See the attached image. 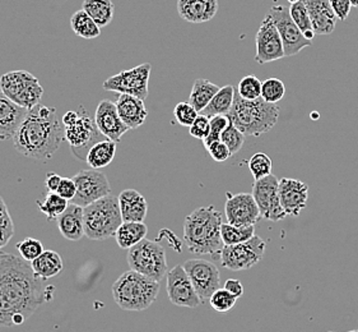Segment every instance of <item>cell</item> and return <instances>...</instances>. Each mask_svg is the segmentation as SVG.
<instances>
[{
    "mask_svg": "<svg viewBox=\"0 0 358 332\" xmlns=\"http://www.w3.org/2000/svg\"><path fill=\"white\" fill-rule=\"evenodd\" d=\"M49 290L34 272L31 262L0 252V326L24 324L50 299Z\"/></svg>",
    "mask_w": 358,
    "mask_h": 332,
    "instance_id": "obj_1",
    "label": "cell"
},
{
    "mask_svg": "<svg viewBox=\"0 0 358 332\" xmlns=\"http://www.w3.org/2000/svg\"><path fill=\"white\" fill-rule=\"evenodd\" d=\"M64 139L65 127L57 119V109L38 104L29 110L13 137V145L23 156L46 162Z\"/></svg>",
    "mask_w": 358,
    "mask_h": 332,
    "instance_id": "obj_2",
    "label": "cell"
},
{
    "mask_svg": "<svg viewBox=\"0 0 358 332\" xmlns=\"http://www.w3.org/2000/svg\"><path fill=\"white\" fill-rule=\"evenodd\" d=\"M222 224V215L215 206L194 209L184 221V240L187 249L195 254L220 256L224 247L221 234Z\"/></svg>",
    "mask_w": 358,
    "mask_h": 332,
    "instance_id": "obj_3",
    "label": "cell"
},
{
    "mask_svg": "<svg viewBox=\"0 0 358 332\" xmlns=\"http://www.w3.org/2000/svg\"><path fill=\"white\" fill-rule=\"evenodd\" d=\"M280 109L277 104H269L262 97L245 100L235 90L234 105L229 110L231 123L241 130L245 136L259 137L272 130L278 122Z\"/></svg>",
    "mask_w": 358,
    "mask_h": 332,
    "instance_id": "obj_4",
    "label": "cell"
},
{
    "mask_svg": "<svg viewBox=\"0 0 358 332\" xmlns=\"http://www.w3.org/2000/svg\"><path fill=\"white\" fill-rule=\"evenodd\" d=\"M159 289V282L130 270L114 282L113 296L122 311L141 312L156 302Z\"/></svg>",
    "mask_w": 358,
    "mask_h": 332,
    "instance_id": "obj_5",
    "label": "cell"
},
{
    "mask_svg": "<svg viewBox=\"0 0 358 332\" xmlns=\"http://www.w3.org/2000/svg\"><path fill=\"white\" fill-rule=\"evenodd\" d=\"M119 197L108 195L83 207V224L86 237L91 240H106L115 237L122 224Z\"/></svg>",
    "mask_w": 358,
    "mask_h": 332,
    "instance_id": "obj_6",
    "label": "cell"
},
{
    "mask_svg": "<svg viewBox=\"0 0 358 332\" xmlns=\"http://www.w3.org/2000/svg\"><path fill=\"white\" fill-rule=\"evenodd\" d=\"M130 270L161 282L167 275V260L164 247L157 242L143 239L136 246L128 249Z\"/></svg>",
    "mask_w": 358,
    "mask_h": 332,
    "instance_id": "obj_7",
    "label": "cell"
},
{
    "mask_svg": "<svg viewBox=\"0 0 358 332\" xmlns=\"http://www.w3.org/2000/svg\"><path fill=\"white\" fill-rule=\"evenodd\" d=\"M82 110L83 113L79 114L78 120L69 127H65V139L69 142L73 155L78 160L86 161L87 153L91 147L108 138L101 133L94 119L87 114L83 106Z\"/></svg>",
    "mask_w": 358,
    "mask_h": 332,
    "instance_id": "obj_8",
    "label": "cell"
},
{
    "mask_svg": "<svg viewBox=\"0 0 358 332\" xmlns=\"http://www.w3.org/2000/svg\"><path fill=\"white\" fill-rule=\"evenodd\" d=\"M151 63H143L128 71H122L103 82L105 91L128 94L145 100L148 97V82L151 76Z\"/></svg>",
    "mask_w": 358,
    "mask_h": 332,
    "instance_id": "obj_9",
    "label": "cell"
},
{
    "mask_svg": "<svg viewBox=\"0 0 358 332\" xmlns=\"http://www.w3.org/2000/svg\"><path fill=\"white\" fill-rule=\"evenodd\" d=\"M264 253V240L258 235H254L243 243L223 247L220 258L223 268L232 271H244L263 260Z\"/></svg>",
    "mask_w": 358,
    "mask_h": 332,
    "instance_id": "obj_10",
    "label": "cell"
},
{
    "mask_svg": "<svg viewBox=\"0 0 358 332\" xmlns=\"http://www.w3.org/2000/svg\"><path fill=\"white\" fill-rule=\"evenodd\" d=\"M268 15L272 18L275 27L280 32L283 48H285V55L286 57H294L313 45V41L308 40L300 27L294 23L289 8L283 6H273L268 12Z\"/></svg>",
    "mask_w": 358,
    "mask_h": 332,
    "instance_id": "obj_11",
    "label": "cell"
},
{
    "mask_svg": "<svg viewBox=\"0 0 358 332\" xmlns=\"http://www.w3.org/2000/svg\"><path fill=\"white\" fill-rule=\"evenodd\" d=\"M77 193L71 202L86 207L101 198L111 195V186L108 177L97 169H85L73 177Z\"/></svg>",
    "mask_w": 358,
    "mask_h": 332,
    "instance_id": "obj_12",
    "label": "cell"
},
{
    "mask_svg": "<svg viewBox=\"0 0 358 332\" xmlns=\"http://www.w3.org/2000/svg\"><path fill=\"white\" fill-rule=\"evenodd\" d=\"M280 181L273 174L255 181L251 195L258 203L262 217L271 221H282L287 216L286 211L280 205L278 195Z\"/></svg>",
    "mask_w": 358,
    "mask_h": 332,
    "instance_id": "obj_13",
    "label": "cell"
},
{
    "mask_svg": "<svg viewBox=\"0 0 358 332\" xmlns=\"http://www.w3.org/2000/svg\"><path fill=\"white\" fill-rule=\"evenodd\" d=\"M182 266L189 275L194 288L196 290L203 303L206 300H209V298L215 290L220 289L221 276H220V270L215 263L207 260H201V258H194V260H187Z\"/></svg>",
    "mask_w": 358,
    "mask_h": 332,
    "instance_id": "obj_14",
    "label": "cell"
},
{
    "mask_svg": "<svg viewBox=\"0 0 358 332\" xmlns=\"http://www.w3.org/2000/svg\"><path fill=\"white\" fill-rule=\"evenodd\" d=\"M167 296L172 304L178 307L196 308L203 302L194 288L193 282L187 274L185 268L178 265L167 272Z\"/></svg>",
    "mask_w": 358,
    "mask_h": 332,
    "instance_id": "obj_15",
    "label": "cell"
},
{
    "mask_svg": "<svg viewBox=\"0 0 358 332\" xmlns=\"http://www.w3.org/2000/svg\"><path fill=\"white\" fill-rule=\"evenodd\" d=\"M255 43H257L255 62H258L259 64H266L286 57L280 32L275 27L274 22L272 21V18L268 15H265L264 20L259 27Z\"/></svg>",
    "mask_w": 358,
    "mask_h": 332,
    "instance_id": "obj_16",
    "label": "cell"
},
{
    "mask_svg": "<svg viewBox=\"0 0 358 332\" xmlns=\"http://www.w3.org/2000/svg\"><path fill=\"white\" fill-rule=\"evenodd\" d=\"M224 214L229 224L236 226L255 225L262 219L258 203L249 193H226Z\"/></svg>",
    "mask_w": 358,
    "mask_h": 332,
    "instance_id": "obj_17",
    "label": "cell"
},
{
    "mask_svg": "<svg viewBox=\"0 0 358 332\" xmlns=\"http://www.w3.org/2000/svg\"><path fill=\"white\" fill-rule=\"evenodd\" d=\"M94 119L101 133L116 144H119L122 136L129 130L119 116L116 104L108 99L99 102Z\"/></svg>",
    "mask_w": 358,
    "mask_h": 332,
    "instance_id": "obj_18",
    "label": "cell"
},
{
    "mask_svg": "<svg viewBox=\"0 0 358 332\" xmlns=\"http://www.w3.org/2000/svg\"><path fill=\"white\" fill-rule=\"evenodd\" d=\"M278 195L287 216H299L308 203V184L292 178H282L278 186Z\"/></svg>",
    "mask_w": 358,
    "mask_h": 332,
    "instance_id": "obj_19",
    "label": "cell"
},
{
    "mask_svg": "<svg viewBox=\"0 0 358 332\" xmlns=\"http://www.w3.org/2000/svg\"><path fill=\"white\" fill-rule=\"evenodd\" d=\"M27 114L29 109L22 108L0 92V141L13 139Z\"/></svg>",
    "mask_w": 358,
    "mask_h": 332,
    "instance_id": "obj_20",
    "label": "cell"
},
{
    "mask_svg": "<svg viewBox=\"0 0 358 332\" xmlns=\"http://www.w3.org/2000/svg\"><path fill=\"white\" fill-rule=\"evenodd\" d=\"M308 8L313 29L316 35H330L337 25V15L329 0H303Z\"/></svg>",
    "mask_w": 358,
    "mask_h": 332,
    "instance_id": "obj_21",
    "label": "cell"
},
{
    "mask_svg": "<svg viewBox=\"0 0 358 332\" xmlns=\"http://www.w3.org/2000/svg\"><path fill=\"white\" fill-rule=\"evenodd\" d=\"M115 104L122 122L129 130H136L143 125L148 116L144 100L138 99L133 95L119 94Z\"/></svg>",
    "mask_w": 358,
    "mask_h": 332,
    "instance_id": "obj_22",
    "label": "cell"
},
{
    "mask_svg": "<svg viewBox=\"0 0 358 332\" xmlns=\"http://www.w3.org/2000/svg\"><path fill=\"white\" fill-rule=\"evenodd\" d=\"M178 12L184 21L204 23L218 12V0H178Z\"/></svg>",
    "mask_w": 358,
    "mask_h": 332,
    "instance_id": "obj_23",
    "label": "cell"
},
{
    "mask_svg": "<svg viewBox=\"0 0 358 332\" xmlns=\"http://www.w3.org/2000/svg\"><path fill=\"white\" fill-rule=\"evenodd\" d=\"M119 205L122 211V221H134V223H144L147 212H148V203L145 201L143 195H141L136 189H125L119 195Z\"/></svg>",
    "mask_w": 358,
    "mask_h": 332,
    "instance_id": "obj_24",
    "label": "cell"
},
{
    "mask_svg": "<svg viewBox=\"0 0 358 332\" xmlns=\"http://www.w3.org/2000/svg\"><path fill=\"white\" fill-rule=\"evenodd\" d=\"M57 228L60 234L68 240L78 242L86 235L83 224V207L69 203L64 212L57 217Z\"/></svg>",
    "mask_w": 358,
    "mask_h": 332,
    "instance_id": "obj_25",
    "label": "cell"
},
{
    "mask_svg": "<svg viewBox=\"0 0 358 332\" xmlns=\"http://www.w3.org/2000/svg\"><path fill=\"white\" fill-rule=\"evenodd\" d=\"M37 78L27 71H13L0 77V90L12 102L20 100L22 95Z\"/></svg>",
    "mask_w": 358,
    "mask_h": 332,
    "instance_id": "obj_26",
    "label": "cell"
},
{
    "mask_svg": "<svg viewBox=\"0 0 358 332\" xmlns=\"http://www.w3.org/2000/svg\"><path fill=\"white\" fill-rule=\"evenodd\" d=\"M34 272L41 280H49L63 271V258L54 251H43L41 256L31 262Z\"/></svg>",
    "mask_w": 358,
    "mask_h": 332,
    "instance_id": "obj_27",
    "label": "cell"
},
{
    "mask_svg": "<svg viewBox=\"0 0 358 332\" xmlns=\"http://www.w3.org/2000/svg\"><path fill=\"white\" fill-rule=\"evenodd\" d=\"M148 234V228L144 223L124 221L117 231L115 233V239L117 246L122 249H130L136 246L139 242L145 239Z\"/></svg>",
    "mask_w": 358,
    "mask_h": 332,
    "instance_id": "obj_28",
    "label": "cell"
},
{
    "mask_svg": "<svg viewBox=\"0 0 358 332\" xmlns=\"http://www.w3.org/2000/svg\"><path fill=\"white\" fill-rule=\"evenodd\" d=\"M235 90L236 87L231 85L221 87L207 106L201 110V114L208 118H213L215 116H229V110L234 105Z\"/></svg>",
    "mask_w": 358,
    "mask_h": 332,
    "instance_id": "obj_29",
    "label": "cell"
},
{
    "mask_svg": "<svg viewBox=\"0 0 358 332\" xmlns=\"http://www.w3.org/2000/svg\"><path fill=\"white\" fill-rule=\"evenodd\" d=\"M116 153V142L110 139H103L91 147L87 153L86 162L91 169H103L110 165L115 159Z\"/></svg>",
    "mask_w": 358,
    "mask_h": 332,
    "instance_id": "obj_30",
    "label": "cell"
},
{
    "mask_svg": "<svg viewBox=\"0 0 358 332\" xmlns=\"http://www.w3.org/2000/svg\"><path fill=\"white\" fill-rule=\"evenodd\" d=\"M82 9L101 29L108 26L114 18L115 4L113 0H85Z\"/></svg>",
    "mask_w": 358,
    "mask_h": 332,
    "instance_id": "obj_31",
    "label": "cell"
},
{
    "mask_svg": "<svg viewBox=\"0 0 358 332\" xmlns=\"http://www.w3.org/2000/svg\"><path fill=\"white\" fill-rule=\"evenodd\" d=\"M220 88L221 87L217 86L208 80L199 78L194 82L189 102L193 105L198 113H201V110L206 108L210 100L215 97V95L220 91Z\"/></svg>",
    "mask_w": 358,
    "mask_h": 332,
    "instance_id": "obj_32",
    "label": "cell"
},
{
    "mask_svg": "<svg viewBox=\"0 0 358 332\" xmlns=\"http://www.w3.org/2000/svg\"><path fill=\"white\" fill-rule=\"evenodd\" d=\"M71 27L77 36L86 40H94L101 35L100 26L83 9H79L71 17Z\"/></svg>",
    "mask_w": 358,
    "mask_h": 332,
    "instance_id": "obj_33",
    "label": "cell"
},
{
    "mask_svg": "<svg viewBox=\"0 0 358 332\" xmlns=\"http://www.w3.org/2000/svg\"><path fill=\"white\" fill-rule=\"evenodd\" d=\"M224 246H234L246 242L255 235V225L250 226H236V225L222 224L221 228Z\"/></svg>",
    "mask_w": 358,
    "mask_h": 332,
    "instance_id": "obj_34",
    "label": "cell"
},
{
    "mask_svg": "<svg viewBox=\"0 0 358 332\" xmlns=\"http://www.w3.org/2000/svg\"><path fill=\"white\" fill-rule=\"evenodd\" d=\"M37 205L40 211L51 221L57 220V217L64 212L69 206V201L57 195V192H49L43 201H37Z\"/></svg>",
    "mask_w": 358,
    "mask_h": 332,
    "instance_id": "obj_35",
    "label": "cell"
},
{
    "mask_svg": "<svg viewBox=\"0 0 358 332\" xmlns=\"http://www.w3.org/2000/svg\"><path fill=\"white\" fill-rule=\"evenodd\" d=\"M289 12H291V17L294 20V23L300 27L305 37L313 41L315 37V32L313 29V25H311V20H310V15H308V8L303 0H300L294 4H291L289 7Z\"/></svg>",
    "mask_w": 358,
    "mask_h": 332,
    "instance_id": "obj_36",
    "label": "cell"
},
{
    "mask_svg": "<svg viewBox=\"0 0 358 332\" xmlns=\"http://www.w3.org/2000/svg\"><path fill=\"white\" fill-rule=\"evenodd\" d=\"M272 159L265 152H257L249 160V169L254 179L259 181L272 174Z\"/></svg>",
    "mask_w": 358,
    "mask_h": 332,
    "instance_id": "obj_37",
    "label": "cell"
},
{
    "mask_svg": "<svg viewBox=\"0 0 358 332\" xmlns=\"http://www.w3.org/2000/svg\"><path fill=\"white\" fill-rule=\"evenodd\" d=\"M286 94L285 83L280 78H268L262 85V99L269 104L280 102Z\"/></svg>",
    "mask_w": 358,
    "mask_h": 332,
    "instance_id": "obj_38",
    "label": "cell"
},
{
    "mask_svg": "<svg viewBox=\"0 0 358 332\" xmlns=\"http://www.w3.org/2000/svg\"><path fill=\"white\" fill-rule=\"evenodd\" d=\"M263 82L255 76H246L236 87L238 95L245 100H257L262 96Z\"/></svg>",
    "mask_w": 358,
    "mask_h": 332,
    "instance_id": "obj_39",
    "label": "cell"
},
{
    "mask_svg": "<svg viewBox=\"0 0 358 332\" xmlns=\"http://www.w3.org/2000/svg\"><path fill=\"white\" fill-rule=\"evenodd\" d=\"M236 302V296H232L229 290H226L224 288L215 290L212 296L209 298V304L212 305V308L220 313L231 311L235 307Z\"/></svg>",
    "mask_w": 358,
    "mask_h": 332,
    "instance_id": "obj_40",
    "label": "cell"
},
{
    "mask_svg": "<svg viewBox=\"0 0 358 332\" xmlns=\"http://www.w3.org/2000/svg\"><path fill=\"white\" fill-rule=\"evenodd\" d=\"M221 141H222L223 144H226V146L229 148L231 155L234 156L235 153H237V152L243 148L245 142V134L229 122L227 128L223 130Z\"/></svg>",
    "mask_w": 358,
    "mask_h": 332,
    "instance_id": "obj_41",
    "label": "cell"
},
{
    "mask_svg": "<svg viewBox=\"0 0 358 332\" xmlns=\"http://www.w3.org/2000/svg\"><path fill=\"white\" fill-rule=\"evenodd\" d=\"M17 251L20 253L22 258L27 262H32L36 260L38 256H41L43 252V243L35 238H27L17 243Z\"/></svg>",
    "mask_w": 358,
    "mask_h": 332,
    "instance_id": "obj_42",
    "label": "cell"
},
{
    "mask_svg": "<svg viewBox=\"0 0 358 332\" xmlns=\"http://www.w3.org/2000/svg\"><path fill=\"white\" fill-rule=\"evenodd\" d=\"M13 233H15L13 221L9 216L6 203L0 197V248L7 244L9 239L12 238Z\"/></svg>",
    "mask_w": 358,
    "mask_h": 332,
    "instance_id": "obj_43",
    "label": "cell"
},
{
    "mask_svg": "<svg viewBox=\"0 0 358 332\" xmlns=\"http://www.w3.org/2000/svg\"><path fill=\"white\" fill-rule=\"evenodd\" d=\"M175 119L182 127H190L195 122V119L199 116V113L195 110L193 105L189 102H179L173 110Z\"/></svg>",
    "mask_w": 358,
    "mask_h": 332,
    "instance_id": "obj_44",
    "label": "cell"
},
{
    "mask_svg": "<svg viewBox=\"0 0 358 332\" xmlns=\"http://www.w3.org/2000/svg\"><path fill=\"white\" fill-rule=\"evenodd\" d=\"M229 124V119L227 116H215L210 118V130H209L208 137L203 141L206 148L208 146L212 145L215 141H221L223 130L227 128Z\"/></svg>",
    "mask_w": 358,
    "mask_h": 332,
    "instance_id": "obj_45",
    "label": "cell"
},
{
    "mask_svg": "<svg viewBox=\"0 0 358 332\" xmlns=\"http://www.w3.org/2000/svg\"><path fill=\"white\" fill-rule=\"evenodd\" d=\"M189 130H190L192 137L204 141L210 130V118L199 114L195 119V122L189 127Z\"/></svg>",
    "mask_w": 358,
    "mask_h": 332,
    "instance_id": "obj_46",
    "label": "cell"
},
{
    "mask_svg": "<svg viewBox=\"0 0 358 332\" xmlns=\"http://www.w3.org/2000/svg\"><path fill=\"white\" fill-rule=\"evenodd\" d=\"M207 151L209 156L217 162H224L232 156L229 147L222 141H215L212 145L208 146Z\"/></svg>",
    "mask_w": 358,
    "mask_h": 332,
    "instance_id": "obj_47",
    "label": "cell"
},
{
    "mask_svg": "<svg viewBox=\"0 0 358 332\" xmlns=\"http://www.w3.org/2000/svg\"><path fill=\"white\" fill-rule=\"evenodd\" d=\"M57 193L71 202L77 193V187H76V183L73 181V178H62V181L57 187Z\"/></svg>",
    "mask_w": 358,
    "mask_h": 332,
    "instance_id": "obj_48",
    "label": "cell"
},
{
    "mask_svg": "<svg viewBox=\"0 0 358 332\" xmlns=\"http://www.w3.org/2000/svg\"><path fill=\"white\" fill-rule=\"evenodd\" d=\"M330 6L339 21H345L351 13V0H329Z\"/></svg>",
    "mask_w": 358,
    "mask_h": 332,
    "instance_id": "obj_49",
    "label": "cell"
},
{
    "mask_svg": "<svg viewBox=\"0 0 358 332\" xmlns=\"http://www.w3.org/2000/svg\"><path fill=\"white\" fill-rule=\"evenodd\" d=\"M224 289L229 290L232 296H236L237 299L244 296V286L241 282L235 280V279H229L227 282H224Z\"/></svg>",
    "mask_w": 358,
    "mask_h": 332,
    "instance_id": "obj_50",
    "label": "cell"
},
{
    "mask_svg": "<svg viewBox=\"0 0 358 332\" xmlns=\"http://www.w3.org/2000/svg\"><path fill=\"white\" fill-rule=\"evenodd\" d=\"M60 181H62V177L57 175V173H54V172H50L46 175L45 184H46V188H48L49 192H57Z\"/></svg>",
    "mask_w": 358,
    "mask_h": 332,
    "instance_id": "obj_51",
    "label": "cell"
},
{
    "mask_svg": "<svg viewBox=\"0 0 358 332\" xmlns=\"http://www.w3.org/2000/svg\"><path fill=\"white\" fill-rule=\"evenodd\" d=\"M78 119V111H68V113H65L64 116H63L62 123H63L64 127H69V125H72V124L76 123Z\"/></svg>",
    "mask_w": 358,
    "mask_h": 332,
    "instance_id": "obj_52",
    "label": "cell"
},
{
    "mask_svg": "<svg viewBox=\"0 0 358 332\" xmlns=\"http://www.w3.org/2000/svg\"><path fill=\"white\" fill-rule=\"evenodd\" d=\"M352 7L358 8V0H351Z\"/></svg>",
    "mask_w": 358,
    "mask_h": 332,
    "instance_id": "obj_53",
    "label": "cell"
},
{
    "mask_svg": "<svg viewBox=\"0 0 358 332\" xmlns=\"http://www.w3.org/2000/svg\"><path fill=\"white\" fill-rule=\"evenodd\" d=\"M291 4H294V3H297V1H300V0H288Z\"/></svg>",
    "mask_w": 358,
    "mask_h": 332,
    "instance_id": "obj_54",
    "label": "cell"
},
{
    "mask_svg": "<svg viewBox=\"0 0 358 332\" xmlns=\"http://www.w3.org/2000/svg\"><path fill=\"white\" fill-rule=\"evenodd\" d=\"M351 332H358V330H356V331H351Z\"/></svg>",
    "mask_w": 358,
    "mask_h": 332,
    "instance_id": "obj_55",
    "label": "cell"
},
{
    "mask_svg": "<svg viewBox=\"0 0 358 332\" xmlns=\"http://www.w3.org/2000/svg\"><path fill=\"white\" fill-rule=\"evenodd\" d=\"M331 332H333V331H331Z\"/></svg>",
    "mask_w": 358,
    "mask_h": 332,
    "instance_id": "obj_56",
    "label": "cell"
}]
</instances>
